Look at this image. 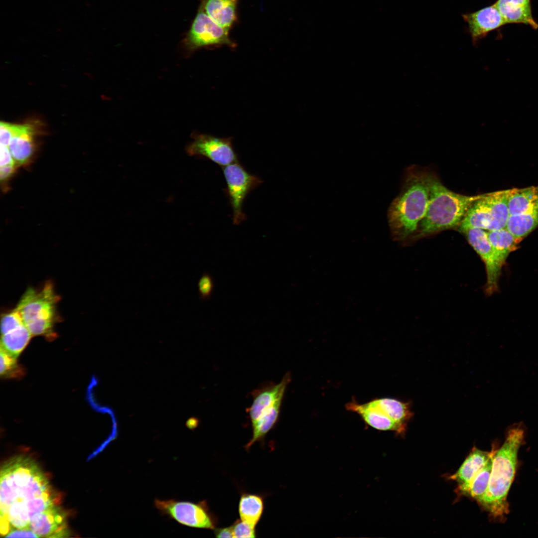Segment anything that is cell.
<instances>
[{"mask_svg": "<svg viewBox=\"0 0 538 538\" xmlns=\"http://www.w3.org/2000/svg\"><path fill=\"white\" fill-rule=\"evenodd\" d=\"M60 499L32 458L17 455L7 460L0 469L1 535L5 537L13 530L28 528L34 515L60 504Z\"/></svg>", "mask_w": 538, "mask_h": 538, "instance_id": "1", "label": "cell"}, {"mask_svg": "<svg viewBox=\"0 0 538 538\" xmlns=\"http://www.w3.org/2000/svg\"><path fill=\"white\" fill-rule=\"evenodd\" d=\"M525 437L522 423L508 431L503 445L495 450L487 491L478 502L495 519H502L509 512L507 496L514 480L518 463V453Z\"/></svg>", "mask_w": 538, "mask_h": 538, "instance_id": "2", "label": "cell"}, {"mask_svg": "<svg viewBox=\"0 0 538 538\" xmlns=\"http://www.w3.org/2000/svg\"><path fill=\"white\" fill-rule=\"evenodd\" d=\"M426 178L429 201L425 214L415 232L417 238L459 228L470 207L481 195L468 196L453 192L429 172L426 171Z\"/></svg>", "mask_w": 538, "mask_h": 538, "instance_id": "3", "label": "cell"}, {"mask_svg": "<svg viewBox=\"0 0 538 538\" xmlns=\"http://www.w3.org/2000/svg\"><path fill=\"white\" fill-rule=\"evenodd\" d=\"M399 194L388 211V223L392 236L404 240L416 232L424 217L429 201L426 171L416 168L408 171Z\"/></svg>", "mask_w": 538, "mask_h": 538, "instance_id": "4", "label": "cell"}, {"mask_svg": "<svg viewBox=\"0 0 538 538\" xmlns=\"http://www.w3.org/2000/svg\"><path fill=\"white\" fill-rule=\"evenodd\" d=\"M60 299L49 280L41 287H29L25 291L15 308L32 336L56 338L54 327L61 319L57 309Z\"/></svg>", "mask_w": 538, "mask_h": 538, "instance_id": "5", "label": "cell"}, {"mask_svg": "<svg viewBox=\"0 0 538 538\" xmlns=\"http://www.w3.org/2000/svg\"><path fill=\"white\" fill-rule=\"evenodd\" d=\"M511 192V189L481 194L469 208L458 228L459 231L472 228L486 231L505 228L510 216Z\"/></svg>", "mask_w": 538, "mask_h": 538, "instance_id": "6", "label": "cell"}, {"mask_svg": "<svg viewBox=\"0 0 538 538\" xmlns=\"http://www.w3.org/2000/svg\"><path fill=\"white\" fill-rule=\"evenodd\" d=\"M154 505L160 515L185 526L213 529L217 523L205 501L195 503L175 499H155Z\"/></svg>", "mask_w": 538, "mask_h": 538, "instance_id": "7", "label": "cell"}, {"mask_svg": "<svg viewBox=\"0 0 538 538\" xmlns=\"http://www.w3.org/2000/svg\"><path fill=\"white\" fill-rule=\"evenodd\" d=\"M223 170L233 212V223L237 225L245 219L242 209L245 197L262 181L249 173L238 162L224 166Z\"/></svg>", "mask_w": 538, "mask_h": 538, "instance_id": "8", "label": "cell"}, {"mask_svg": "<svg viewBox=\"0 0 538 538\" xmlns=\"http://www.w3.org/2000/svg\"><path fill=\"white\" fill-rule=\"evenodd\" d=\"M462 232L485 265L487 275L485 291L487 294L491 295L498 290L499 277L506 262L490 242L486 230L472 228Z\"/></svg>", "mask_w": 538, "mask_h": 538, "instance_id": "9", "label": "cell"}, {"mask_svg": "<svg viewBox=\"0 0 538 538\" xmlns=\"http://www.w3.org/2000/svg\"><path fill=\"white\" fill-rule=\"evenodd\" d=\"M186 43L191 49L202 47L226 45L235 47L229 35V29L215 22L200 7L187 33Z\"/></svg>", "mask_w": 538, "mask_h": 538, "instance_id": "10", "label": "cell"}, {"mask_svg": "<svg viewBox=\"0 0 538 538\" xmlns=\"http://www.w3.org/2000/svg\"><path fill=\"white\" fill-rule=\"evenodd\" d=\"M0 331V350L15 358L32 336L15 308L2 315Z\"/></svg>", "mask_w": 538, "mask_h": 538, "instance_id": "11", "label": "cell"}, {"mask_svg": "<svg viewBox=\"0 0 538 538\" xmlns=\"http://www.w3.org/2000/svg\"><path fill=\"white\" fill-rule=\"evenodd\" d=\"M187 151L191 155L205 157L223 167L238 162L231 138L200 134L188 146Z\"/></svg>", "mask_w": 538, "mask_h": 538, "instance_id": "12", "label": "cell"}, {"mask_svg": "<svg viewBox=\"0 0 538 538\" xmlns=\"http://www.w3.org/2000/svg\"><path fill=\"white\" fill-rule=\"evenodd\" d=\"M28 528L38 537L63 538L68 536L66 514L60 506L54 505L34 515Z\"/></svg>", "mask_w": 538, "mask_h": 538, "instance_id": "13", "label": "cell"}, {"mask_svg": "<svg viewBox=\"0 0 538 538\" xmlns=\"http://www.w3.org/2000/svg\"><path fill=\"white\" fill-rule=\"evenodd\" d=\"M290 380V374L288 372L279 383H267L253 392L252 403L247 410L252 423L275 404L282 403Z\"/></svg>", "mask_w": 538, "mask_h": 538, "instance_id": "14", "label": "cell"}, {"mask_svg": "<svg viewBox=\"0 0 538 538\" xmlns=\"http://www.w3.org/2000/svg\"><path fill=\"white\" fill-rule=\"evenodd\" d=\"M462 17L468 24L474 44L490 32L506 24L494 4L473 12L465 13Z\"/></svg>", "mask_w": 538, "mask_h": 538, "instance_id": "15", "label": "cell"}, {"mask_svg": "<svg viewBox=\"0 0 538 538\" xmlns=\"http://www.w3.org/2000/svg\"><path fill=\"white\" fill-rule=\"evenodd\" d=\"M346 409L360 415L364 421L370 426L379 430H393L401 433L405 427L398 423L380 407L375 399L365 404H360L355 400L347 403Z\"/></svg>", "mask_w": 538, "mask_h": 538, "instance_id": "16", "label": "cell"}, {"mask_svg": "<svg viewBox=\"0 0 538 538\" xmlns=\"http://www.w3.org/2000/svg\"><path fill=\"white\" fill-rule=\"evenodd\" d=\"M36 128L32 123L14 124L13 135L8 148L15 165L27 162L33 154Z\"/></svg>", "mask_w": 538, "mask_h": 538, "instance_id": "17", "label": "cell"}, {"mask_svg": "<svg viewBox=\"0 0 538 538\" xmlns=\"http://www.w3.org/2000/svg\"><path fill=\"white\" fill-rule=\"evenodd\" d=\"M494 4L506 24L522 23L538 28L532 15L531 0H497Z\"/></svg>", "mask_w": 538, "mask_h": 538, "instance_id": "18", "label": "cell"}, {"mask_svg": "<svg viewBox=\"0 0 538 538\" xmlns=\"http://www.w3.org/2000/svg\"><path fill=\"white\" fill-rule=\"evenodd\" d=\"M239 0H201L200 7L215 22L229 29L237 19Z\"/></svg>", "mask_w": 538, "mask_h": 538, "instance_id": "19", "label": "cell"}, {"mask_svg": "<svg viewBox=\"0 0 538 538\" xmlns=\"http://www.w3.org/2000/svg\"><path fill=\"white\" fill-rule=\"evenodd\" d=\"M495 450L491 452L482 451L474 448L450 479L457 482L459 485L466 484L484 466Z\"/></svg>", "mask_w": 538, "mask_h": 538, "instance_id": "20", "label": "cell"}, {"mask_svg": "<svg viewBox=\"0 0 538 538\" xmlns=\"http://www.w3.org/2000/svg\"><path fill=\"white\" fill-rule=\"evenodd\" d=\"M509 210L510 215L538 211V185L511 189Z\"/></svg>", "mask_w": 538, "mask_h": 538, "instance_id": "21", "label": "cell"}, {"mask_svg": "<svg viewBox=\"0 0 538 538\" xmlns=\"http://www.w3.org/2000/svg\"><path fill=\"white\" fill-rule=\"evenodd\" d=\"M494 453L470 481L458 486L457 491L460 494L473 498L477 502L483 497L489 485Z\"/></svg>", "mask_w": 538, "mask_h": 538, "instance_id": "22", "label": "cell"}, {"mask_svg": "<svg viewBox=\"0 0 538 538\" xmlns=\"http://www.w3.org/2000/svg\"><path fill=\"white\" fill-rule=\"evenodd\" d=\"M538 226V211L510 215L506 229L516 238L522 240Z\"/></svg>", "mask_w": 538, "mask_h": 538, "instance_id": "23", "label": "cell"}, {"mask_svg": "<svg viewBox=\"0 0 538 538\" xmlns=\"http://www.w3.org/2000/svg\"><path fill=\"white\" fill-rule=\"evenodd\" d=\"M264 510L263 498L259 495L245 494L241 497L239 512L241 520L255 528Z\"/></svg>", "mask_w": 538, "mask_h": 538, "instance_id": "24", "label": "cell"}, {"mask_svg": "<svg viewBox=\"0 0 538 538\" xmlns=\"http://www.w3.org/2000/svg\"><path fill=\"white\" fill-rule=\"evenodd\" d=\"M488 239L501 258L506 262L509 254L518 248L521 240L516 238L507 229L487 231Z\"/></svg>", "mask_w": 538, "mask_h": 538, "instance_id": "25", "label": "cell"}, {"mask_svg": "<svg viewBox=\"0 0 538 538\" xmlns=\"http://www.w3.org/2000/svg\"><path fill=\"white\" fill-rule=\"evenodd\" d=\"M380 408L391 419L405 427L406 421L412 415L407 403L392 398L375 399Z\"/></svg>", "mask_w": 538, "mask_h": 538, "instance_id": "26", "label": "cell"}, {"mask_svg": "<svg viewBox=\"0 0 538 538\" xmlns=\"http://www.w3.org/2000/svg\"><path fill=\"white\" fill-rule=\"evenodd\" d=\"M281 406H278L268 414L261 416L252 423L253 435L251 440L245 446L249 449L256 442L263 439L266 435L274 426L277 422Z\"/></svg>", "mask_w": 538, "mask_h": 538, "instance_id": "27", "label": "cell"}, {"mask_svg": "<svg viewBox=\"0 0 538 538\" xmlns=\"http://www.w3.org/2000/svg\"><path fill=\"white\" fill-rule=\"evenodd\" d=\"M0 374L4 378H20L24 375V369L18 364L16 358L0 350Z\"/></svg>", "mask_w": 538, "mask_h": 538, "instance_id": "28", "label": "cell"}, {"mask_svg": "<svg viewBox=\"0 0 538 538\" xmlns=\"http://www.w3.org/2000/svg\"><path fill=\"white\" fill-rule=\"evenodd\" d=\"M234 538H253L256 537L255 527L242 520H238L231 526Z\"/></svg>", "mask_w": 538, "mask_h": 538, "instance_id": "29", "label": "cell"}, {"mask_svg": "<svg viewBox=\"0 0 538 538\" xmlns=\"http://www.w3.org/2000/svg\"><path fill=\"white\" fill-rule=\"evenodd\" d=\"M198 287L200 298L203 299L209 298L214 287L213 280L211 275L207 273H204L199 280Z\"/></svg>", "mask_w": 538, "mask_h": 538, "instance_id": "30", "label": "cell"}, {"mask_svg": "<svg viewBox=\"0 0 538 538\" xmlns=\"http://www.w3.org/2000/svg\"><path fill=\"white\" fill-rule=\"evenodd\" d=\"M14 124L5 122L0 123V139L1 145H9L13 136Z\"/></svg>", "mask_w": 538, "mask_h": 538, "instance_id": "31", "label": "cell"}, {"mask_svg": "<svg viewBox=\"0 0 538 538\" xmlns=\"http://www.w3.org/2000/svg\"><path fill=\"white\" fill-rule=\"evenodd\" d=\"M15 164L13 157L7 146L1 145L0 146V166Z\"/></svg>", "mask_w": 538, "mask_h": 538, "instance_id": "32", "label": "cell"}, {"mask_svg": "<svg viewBox=\"0 0 538 538\" xmlns=\"http://www.w3.org/2000/svg\"><path fill=\"white\" fill-rule=\"evenodd\" d=\"M5 537L38 538L28 528L14 529L9 532Z\"/></svg>", "mask_w": 538, "mask_h": 538, "instance_id": "33", "label": "cell"}, {"mask_svg": "<svg viewBox=\"0 0 538 538\" xmlns=\"http://www.w3.org/2000/svg\"><path fill=\"white\" fill-rule=\"evenodd\" d=\"M215 534L217 538H234L231 527L217 529L215 531Z\"/></svg>", "mask_w": 538, "mask_h": 538, "instance_id": "34", "label": "cell"}, {"mask_svg": "<svg viewBox=\"0 0 538 538\" xmlns=\"http://www.w3.org/2000/svg\"><path fill=\"white\" fill-rule=\"evenodd\" d=\"M15 165H8L0 166V175L1 180L6 179L14 171Z\"/></svg>", "mask_w": 538, "mask_h": 538, "instance_id": "35", "label": "cell"}, {"mask_svg": "<svg viewBox=\"0 0 538 538\" xmlns=\"http://www.w3.org/2000/svg\"><path fill=\"white\" fill-rule=\"evenodd\" d=\"M197 423V419L195 418H191L188 420L187 422V426L190 428H193L196 426Z\"/></svg>", "mask_w": 538, "mask_h": 538, "instance_id": "36", "label": "cell"}]
</instances>
